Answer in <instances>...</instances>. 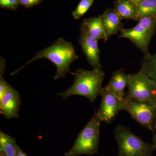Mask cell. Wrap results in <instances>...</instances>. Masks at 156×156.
<instances>
[{"label": "cell", "mask_w": 156, "mask_h": 156, "mask_svg": "<svg viewBox=\"0 0 156 156\" xmlns=\"http://www.w3.org/2000/svg\"><path fill=\"white\" fill-rule=\"evenodd\" d=\"M19 148L14 138L1 131L0 156H16Z\"/></svg>", "instance_id": "15"}, {"label": "cell", "mask_w": 156, "mask_h": 156, "mask_svg": "<svg viewBox=\"0 0 156 156\" xmlns=\"http://www.w3.org/2000/svg\"><path fill=\"white\" fill-rule=\"evenodd\" d=\"M16 156H28L23 151L20 149V147L18 150V152H17V155Z\"/></svg>", "instance_id": "22"}, {"label": "cell", "mask_w": 156, "mask_h": 156, "mask_svg": "<svg viewBox=\"0 0 156 156\" xmlns=\"http://www.w3.org/2000/svg\"><path fill=\"white\" fill-rule=\"evenodd\" d=\"M19 5V0H0V7L3 9L15 11Z\"/></svg>", "instance_id": "20"}, {"label": "cell", "mask_w": 156, "mask_h": 156, "mask_svg": "<svg viewBox=\"0 0 156 156\" xmlns=\"http://www.w3.org/2000/svg\"><path fill=\"white\" fill-rule=\"evenodd\" d=\"M123 110L131 118L148 130L154 133L156 120V103L149 101H123Z\"/></svg>", "instance_id": "6"}, {"label": "cell", "mask_w": 156, "mask_h": 156, "mask_svg": "<svg viewBox=\"0 0 156 156\" xmlns=\"http://www.w3.org/2000/svg\"><path fill=\"white\" fill-rule=\"evenodd\" d=\"M155 130H156V120L155 125Z\"/></svg>", "instance_id": "25"}, {"label": "cell", "mask_w": 156, "mask_h": 156, "mask_svg": "<svg viewBox=\"0 0 156 156\" xmlns=\"http://www.w3.org/2000/svg\"><path fill=\"white\" fill-rule=\"evenodd\" d=\"M152 141V145L153 146L154 149V150H156V133H154Z\"/></svg>", "instance_id": "23"}, {"label": "cell", "mask_w": 156, "mask_h": 156, "mask_svg": "<svg viewBox=\"0 0 156 156\" xmlns=\"http://www.w3.org/2000/svg\"><path fill=\"white\" fill-rule=\"evenodd\" d=\"M140 72L144 74L156 84V53L144 56Z\"/></svg>", "instance_id": "16"}, {"label": "cell", "mask_w": 156, "mask_h": 156, "mask_svg": "<svg viewBox=\"0 0 156 156\" xmlns=\"http://www.w3.org/2000/svg\"><path fill=\"white\" fill-rule=\"evenodd\" d=\"M128 100L149 101L156 103V84L144 74L128 75Z\"/></svg>", "instance_id": "5"}, {"label": "cell", "mask_w": 156, "mask_h": 156, "mask_svg": "<svg viewBox=\"0 0 156 156\" xmlns=\"http://www.w3.org/2000/svg\"><path fill=\"white\" fill-rule=\"evenodd\" d=\"M70 73L74 78L72 86L66 91L56 95L64 99L73 95H81L94 103L97 98L101 95L103 89L102 84L105 73L101 69H94L92 70L79 69L75 72Z\"/></svg>", "instance_id": "2"}, {"label": "cell", "mask_w": 156, "mask_h": 156, "mask_svg": "<svg viewBox=\"0 0 156 156\" xmlns=\"http://www.w3.org/2000/svg\"><path fill=\"white\" fill-rule=\"evenodd\" d=\"M128 75L121 70H118L113 73L106 87L117 97L121 100H124L126 97L125 89L128 87Z\"/></svg>", "instance_id": "12"}, {"label": "cell", "mask_w": 156, "mask_h": 156, "mask_svg": "<svg viewBox=\"0 0 156 156\" xmlns=\"http://www.w3.org/2000/svg\"><path fill=\"white\" fill-rule=\"evenodd\" d=\"M79 43L89 64L94 69H102L100 62V50L98 41L89 35L83 23L80 28Z\"/></svg>", "instance_id": "8"}, {"label": "cell", "mask_w": 156, "mask_h": 156, "mask_svg": "<svg viewBox=\"0 0 156 156\" xmlns=\"http://www.w3.org/2000/svg\"><path fill=\"white\" fill-rule=\"evenodd\" d=\"M95 0H81L76 9L73 11L72 16L76 20L83 16L93 5Z\"/></svg>", "instance_id": "18"}, {"label": "cell", "mask_w": 156, "mask_h": 156, "mask_svg": "<svg viewBox=\"0 0 156 156\" xmlns=\"http://www.w3.org/2000/svg\"><path fill=\"white\" fill-rule=\"evenodd\" d=\"M153 35L137 23L132 28L123 29L119 37L129 39L146 56L150 54L148 47Z\"/></svg>", "instance_id": "9"}, {"label": "cell", "mask_w": 156, "mask_h": 156, "mask_svg": "<svg viewBox=\"0 0 156 156\" xmlns=\"http://www.w3.org/2000/svg\"><path fill=\"white\" fill-rule=\"evenodd\" d=\"M129 1H131V2L134 3L136 5H138L143 0H129Z\"/></svg>", "instance_id": "24"}, {"label": "cell", "mask_w": 156, "mask_h": 156, "mask_svg": "<svg viewBox=\"0 0 156 156\" xmlns=\"http://www.w3.org/2000/svg\"><path fill=\"white\" fill-rule=\"evenodd\" d=\"M83 24L85 25L89 35L98 41L99 40H104L107 42L106 35L101 22L100 15L98 17H92L83 20Z\"/></svg>", "instance_id": "13"}, {"label": "cell", "mask_w": 156, "mask_h": 156, "mask_svg": "<svg viewBox=\"0 0 156 156\" xmlns=\"http://www.w3.org/2000/svg\"><path fill=\"white\" fill-rule=\"evenodd\" d=\"M72 44L59 37L50 47L37 52L34 56L23 66L14 71L11 76L14 75L34 61L41 58H46L55 65L56 68L54 80L64 77L67 73L70 72L69 66L73 62L79 58Z\"/></svg>", "instance_id": "1"}, {"label": "cell", "mask_w": 156, "mask_h": 156, "mask_svg": "<svg viewBox=\"0 0 156 156\" xmlns=\"http://www.w3.org/2000/svg\"><path fill=\"white\" fill-rule=\"evenodd\" d=\"M114 10L120 18L136 20L137 5L129 0H115Z\"/></svg>", "instance_id": "14"}, {"label": "cell", "mask_w": 156, "mask_h": 156, "mask_svg": "<svg viewBox=\"0 0 156 156\" xmlns=\"http://www.w3.org/2000/svg\"><path fill=\"white\" fill-rule=\"evenodd\" d=\"M101 102L97 114L102 122L111 124L120 111L123 110V101L114 95L107 87H103L101 92Z\"/></svg>", "instance_id": "7"}, {"label": "cell", "mask_w": 156, "mask_h": 156, "mask_svg": "<svg viewBox=\"0 0 156 156\" xmlns=\"http://www.w3.org/2000/svg\"><path fill=\"white\" fill-rule=\"evenodd\" d=\"M156 15V0H143L137 6L136 21L143 17Z\"/></svg>", "instance_id": "17"}, {"label": "cell", "mask_w": 156, "mask_h": 156, "mask_svg": "<svg viewBox=\"0 0 156 156\" xmlns=\"http://www.w3.org/2000/svg\"><path fill=\"white\" fill-rule=\"evenodd\" d=\"M138 22L146 30L154 34L156 28V15L144 16L140 18Z\"/></svg>", "instance_id": "19"}, {"label": "cell", "mask_w": 156, "mask_h": 156, "mask_svg": "<svg viewBox=\"0 0 156 156\" xmlns=\"http://www.w3.org/2000/svg\"><path fill=\"white\" fill-rule=\"evenodd\" d=\"M100 16L105 31L106 41L112 36L117 34L124 28V23L122 22V19L114 9H107Z\"/></svg>", "instance_id": "11"}, {"label": "cell", "mask_w": 156, "mask_h": 156, "mask_svg": "<svg viewBox=\"0 0 156 156\" xmlns=\"http://www.w3.org/2000/svg\"><path fill=\"white\" fill-rule=\"evenodd\" d=\"M19 92L10 86L0 97V112L5 119L19 118L18 112L21 104Z\"/></svg>", "instance_id": "10"}, {"label": "cell", "mask_w": 156, "mask_h": 156, "mask_svg": "<svg viewBox=\"0 0 156 156\" xmlns=\"http://www.w3.org/2000/svg\"><path fill=\"white\" fill-rule=\"evenodd\" d=\"M101 122L95 112L90 121L78 134L72 147L64 154V155H93L97 154L99 150Z\"/></svg>", "instance_id": "3"}, {"label": "cell", "mask_w": 156, "mask_h": 156, "mask_svg": "<svg viewBox=\"0 0 156 156\" xmlns=\"http://www.w3.org/2000/svg\"><path fill=\"white\" fill-rule=\"evenodd\" d=\"M43 0H19L20 5L26 9L37 5L42 2Z\"/></svg>", "instance_id": "21"}, {"label": "cell", "mask_w": 156, "mask_h": 156, "mask_svg": "<svg viewBox=\"0 0 156 156\" xmlns=\"http://www.w3.org/2000/svg\"><path fill=\"white\" fill-rule=\"evenodd\" d=\"M118 156H153V146L132 133L126 126L119 125L114 129Z\"/></svg>", "instance_id": "4"}]
</instances>
